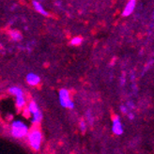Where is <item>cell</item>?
I'll return each mask as SVG.
<instances>
[{
  "label": "cell",
  "mask_w": 154,
  "mask_h": 154,
  "mask_svg": "<svg viewBox=\"0 0 154 154\" xmlns=\"http://www.w3.org/2000/svg\"><path fill=\"white\" fill-rule=\"evenodd\" d=\"M79 127H80L81 132H86V130H87V124H86V121L81 120V121H80V123H79Z\"/></svg>",
  "instance_id": "14"
},
{
  "label": "cell",
  "mask_w": 154,
  "mask_h": 154,
  "mask_svg": "<svg viewBox=\"0 0 154 154\" xmlns=\"http://www.w3.org/2000/svg\"><path fill=\"white\" fill-rule=\"evenodd\" d=\"M135 5H136V0H129V2L127 3L124 10L122 11V16L127 17L129 15L132 14L134 11Z\"/></svg>",
  "instance_id": "5"
},
{
  "label": "cell",
  "mask_w": 154,
  "mask_h": 154,
  "mask_svg": "<svg viewBox=\"0 0 154 154\" xmlns=\"http://www.w3.org/2000/svg\"><path fill=\"white\" fill-rule=\"evenodd\" d=\"M10 37L11 38L12 41H15V42H18L22 38L21 33L17 31V30H11V31H10Z\"/></svg>",
  "instance_id": "11"
},
{
  "label": "cell",
  "mask_w": 154,
  "mask_h": 154,
  "mask_svg": "<svg viewBox=\"0 0 154 154\" xmlns=\"http://www.w3.org/2000/svg\"><path fill=\"white\" fill-rule=\"evenodd\" d=\"M58 97H59V103L61 106H63L64 108H69V109L74 108V103H72V101L70 98V92H69V90L65 88L60 89L58 93Z\"/></svg>",
  "instance_id": "3"
},
{
  "label": "cell",
  "mask_w": 154,
  "mask_h": 154,
  "mask_svg": "<svg viewBox=\"0 0 154 154\" xmlns=\"http://www.w3.org/2000/svg\"><path fill=\"white\" fill-rule=\"evenodd\" d=\"M27 107H28V109H29L30 113H31V116H33V115H35V114H37V113H38V112L41 111L40 109H38V107L37 103H36L34 101L30 102Z\"/></svg>",
  "instance_id": "10"
},
{
  "label": "cell",
  "mask_w": 154,
  "mask_h": 154,
  "mask_svg": "<svg viewBox=\"0 0 154 154\" xmlns=\"http://www.w3.org/2000/svg\"><path fill=\"white\" fill-rule=\"evenodd\" d=\"M120 110H121V112L123 114H128L129 113L128 112V106H126V105H121L120 106Z\"/></svg>",
  "instance_id": "16"
},
{
  "label": "cell",
  "mask_w": 154,
  "mask_h": 154,
  "mask_svg": "<svg viewBox=\"0 0 154 154\" xmlns=\"http://www.w3.org/2000/svg\"><path fill=\"white\" fill-rule=\"evenodd\" d=\"M153 19H154V11H153Z\"/></svg>",
  "instance_id": "19"
},
{
  "label": "cell",
  "mask_w": 154,
  "mask_h": 154,
  "mask_svg": "<svg viewBox=\"0 0 154 154\" xmlns=\"http://www.w3.org/2000/svg\"><path fill=\"white\" fill-rule=\"evenodd\" d=\"M11 135L15 138H24L28 134V128L24 122L21 120H15L11 126Z\"/></svg>",
  "instance_id": "1"
},
{
  "label": "cell",
  "mask_w": 154,
  "mask_h": 154,
  "mask_svg": "<svg viewBox=\"0 0 154 154\" xmlns=\"http://www.w3.org/2000/svg\"><path fill=\"white\" fill-rule=\"evenodd\" d=\"M32 5L34 7V9L38 13H41L42 15H44V16H48V15H49V13L44 10V8L42 7V5L38 1H37V0H34V1H32Z\"/></svg>",
  "instance_id": "7"
},
{
  "label": "cell",
  "mask_w": 154,
  "mask_h": 154,
  "mask_svg": "<svg viewBox=\"0 0 154 154\" xmlns=\"http://www.w3.org/2000/svg\"><path fill=\"white\" fill-rule=\"evenodd\" d=\"M27 140H28L30 147L35 150H38L41 147L42 140V132L37 128L32 129L27 134Z\"/></svg>",
  "instance_id": "2"
},
{
  "label": "cell",
  "mask_w": 154,
  "mask_h": 154,
  "mask_svg": "<svg viewBox=\"0 0 154 154\" xmlns=\"http://www.w3.org/2000/svg\"><path fill=\"white\" fill-rule=\"evenodd\" d=\"M127 115H128V118H129L130 119H132V120H133V119H134V115L132 112H129Z\"/></svg>",
  "instance_id": "18"
},
{
  "label": "cell",
  "mask_w": 154,
  "mask_h": 154,
  "mask_svg": "<svg viewBox=\"0 0 154 154\" xmlns=\"http://www.w3.org/2000/svg\"><path fill=\"white\" fill-rule=\"evenodd\" d=\"M127 106H128L129 109H134V104L133 102H128L127 103Z\"/></svg>",
  "instance_id": "17"
},
{
  "label": "cell",
  "mask_w": 154,
  "mask_h": 154,
  "mask_svg": "<svg viewBox=\"0 0 154 154\" xmlns=\"http://www.w3.org/2000/svg\"><path fill=\"white\" fill-rule=\"evenodd\" d=\"M87 119H88V121L89 122V124H93V120H94V119H93V116H92V114H91V112L90 111H88L87 112Z\"/></svg>",
  "instance_id": "13"
},
{
  "label": "cell",
  "mask_w": 154,
  "mask_h": 154,
  "mask_svg": "<svg viewBox=\"0 0 154 154\" xmlns=\"http://www.w3.org/2000/svg\"><path fill=\"white\" fill-rule=\"evenodd\" d=\"M23 113H24V116L26 118H28L29 116H31V113H30L28 107H26V108H24V111H23Z\"/></svg>",
  "instance_id": "15"
},
{
  "label": "cell",
  "mask_w": 154,
  "mask_h": 154,
  "mask_svg": "<svg viewBox=\"0 0 154 154\" xmlns=\"http://www.w3.org/2000/svg\"><path fill=\"white\" fill-rule=\"evenodd\" d=\"M26 82L28 85H30V86H37V85L41 82V78H40V76H38V74L36 73H28L26 75Z\"/></svg>",
  "instance_id": "6"
},
{
  "label": "cell",
  "mask_w": 154,
  "mask_h": 154,
  "mask_svg": "<svg viewBox=\"0 0 154 154\" xmlns=\"http://www.w3.org/2000/svg\"><path fill=\"white\" fill-rule=\"evenodd\" d=\"M83 42V38L81 37H74L72 38L71 44L72 45H80Z\"/></svg>",
  "instance_id": "12"
},
{
  "label": "cell",
  "mask_w": 154,
  "mask_h": 154,
  "mask_svg": "<svg viewBox=\"0 0 154 154\" xmlns=\"http://www.w3.org/2000/svg\"><path fill=\"white\" fill-rule=\"evenodd\" d=\"M16 100H15V103H16V106L18 109L21 108H24L25 105H26V99L24 97V95H21V96H17L15 97Z\"/></svg>",
  "instance_id": "8"
},
{
  "label": "cell",
  "mask_w": 154,
  "mask_h": 154,
  "mask_svg": "<svg viewBox=\"0 0 154 154\" xmlns=\"http://www.w3.org/2000/svg\"><path fill=\"white\" fill-rule=\"evenodd\" d=\"M9 92H10L11 95H13L15 97L24 95V92H23V90L20 88H18V87H11L9 88Z\"/></svg>",
  "instance_id": "9"
},
{
  "label": "cell",
  "mask_w": 154,
  "mask_h": 154,
  "mask_svg": "<svg viewBox=\"0 0 154 154\" xmlns=\"http://www.w3.org/2000/svg\"><path fill=\"white\" fill-rule=\"evenodd\" d=\"M112 131H113V133L117 135H120L123 133V128L121 125V122H120L119 117H118V116H116V117H114V119H113Z\"/></svg>",
  "instance_id": "4"
}]
</instances>
